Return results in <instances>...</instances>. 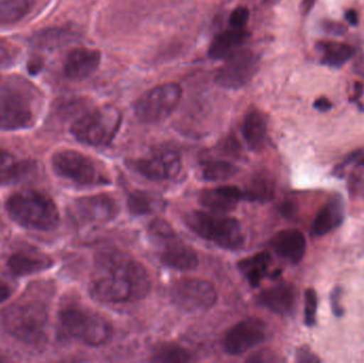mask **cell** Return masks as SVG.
Wrapping results in <instances>:
<instances>
[{"label":"cell","mask_w":364,"mask_h":363,"mask_svg":"<svg viewBox=\"0 0 364 363\" xmlns=\"http://www.w3.org/2000/svg\"><path fill=\"white\" fill-rule=\"evenodd\" d=\"M13 61V53L6 44L0 43V68L10 65Z\"/></svg>","instance_id":"34"},{"label":"cell","mask_w":364,"mask_h":363,"mask_svg":"<svg viewBox=\"0 0 364 363\" xmlns=\"http://www.w3.org/2000/svg\"><path fill=\"white\" fill-rule=\"evenodd\" d=\"M11 290L8 285L0 281V303L4 302L10 298Z\"/></svg>","instance_id":"39"},{"label":"cell","mask_w":364,"mask_h":363,"mask_svg":"<svg viewBox=\"0 0 364 363\" xmlns=\"http://www.w3.org/2000/svg\"><path fill=\"white\" fill-rule=\"evenodd\" d=\"M343 219V210L339 200L328 202L321 209L312 224V234L316 236H324L341 224Z\"/></svg>","instance_id":"24"},{"label":"cell","mask_w":364,"mask_h":363,"mask_svg":"<svg viewBox=\"0 0 364 363\" xmlns=\"http://www.w3.org/2000/svg\"><path fill=\"white\" fill-rule=\"evenodd\" d=\"M72 36L65 29H50L41 32L34 38V44L40 48H55L61 46Z\"/></svg>","instance_id":"31"},{"label":"cell","mask_w":364,"mask_h":363,"mask_svg":"<svg viewBox=\"0 0 364 363\" xmlns=\"http://www.w3.org/2000/svg\"><path fill=\"white\" fill-rule=\"evenodd\" d=\"M171 298L177 307L188 313L205 311L218 302L215 288L199 278H181L171 287Z\"/></svg>","instance_id":"10"},{"label":"cell","mask_w":364,"mask_h":363,"mask_svg":"<svg viewBox=\"0 0 364 363\" xmlns=\"http://www.w3.org/2000/svg\"><path fill=\"white\" fill-rule=\"evenodd\" d=\"M181 96L182 89L178 83L157 85L139 98L134 104V114L141 123H160L174 112Z\"/></svg>","instance_id":"8"},{"label":"cell","mask_w":364,"mask_h":363,"mask_svg":"<svg viewBox=\"0 0 364 363\" xmlns=\"http://www.w3.org/2000/svg\"><path fill=\"white\" fill-rule=\"evenodd\" d=\"M151 240L157 245L160 261L178 271L194 270L198 266L196 251L175 234L172 226L164 220H156L149 226Z\"/></svg>","instance_id":"6"},{"label":"cell","mask_w":364,"mask_h":363,"mask_svg":"<svg viewBox=\"0 0 364 363\" xmlns=\"http://www.w3.org/2000/svg\"><path fill=\"white\" fill-rule=\"evenodd\" d=\"M6 210L15 222L32 229H53L59 222L55 202L47 196L30 190L10 196L6 200Z\"/></svg>","instance_id":"3"},{"label":"cell","mask_w":364,"mask_h":363,"mask_svg":"<svg viewBox=\"0 0 364 363\" xmlns=\"http://www.w3.org/2000/svg\"><path fill=\"white\" fill-rule=\"evenodd\" d=\"M267 326L258 318H248L235 324L225 335V352L229 355L239 356L261 345L265 339Z\"/></svg>","instance_id":"14"},{"label":"cell","mask_w":364,"mask_h":363,"mask_svg":"<svg viewBox=\"0 0 364 363\" xmlns=\"http://www.w3.org/2000/svg\"><path fill=\"white\" fill-rule=\"evenodd\" d=\"M184 223L191 232L225 249L235 251L243 247L242 225L233 217L203 211H193L184 217Z\"/></svg>","instance_id":"4"},{"label":"cell","mask_w":364,"mask_h":363,"mask_svg":"<svg viewBox=\"0 0 364 363\" xmlns=\"http://www.w3.org/2000/svg\"><path fill=\"white\" fill-rule=\"evenodd\" d=\"M160 200L149 192L134 191L130 193L127 206L134 215H147L156 212L160 206Z\"/></svg>","instance_id":"28"},{"label":"cell","mask_w":364,"mask_h":363,"mask_svg":"<svg viewBox=\"0 0 364 363\" xmlns=\"http://www.w3.org/2000/svg\"><path fill=\"white\" fill-rule=\"evenodd\" d=\"M72 213L73 217L80 224L105 223L115 217L117 206L110 196H90L76 200Z\"/></svg>","instance_id":"15"},{"label":"cell","mask_w":364,"mask_h":363,"mask_svg":"<svg viewBox=\"0 0 364 363\" xmlns=\"http://www.w3.org/2000/svg\"><path fill=\"white\" fill-rule=\"evenodd\" d=\"M123 115L112 104L89 111L73 123L70 132L75 139L91 146H107L114 140L121 128Z\"/></svg>","instance_id":"5"},{"label":"cell","mask_w":364,"mask_h":363,"mask_svg":"<svg viewBox=\"0 0 364 363\" xmlns=\"http://www.w3.org/2000/svg\"><path fill=\"white\" fill-rule=\"evenodd\" d=\"M248 33L245 29L230 28L229 30L220 32L210 44L209 50H208L209 57L213 60H226L235 51L241 49L242 44L245 42Z\"/></svg>","instance_id":"21"},{"label":"cell","mask_w":364,"mask_h":363,"mask_svg":"<svg viewBox=\"0 0 364 363\" xmlns=\"http://www.w3.org/2000/svg\"><path fill=\"white\" fill-rule=\"evenodd\" d=\"M58 174L81 185H105L111 183L107 173L92 158L79 151H59L53 158Z\"/></svg>","instance_id":"9"},{"label":"cell","mask_w":364,"mask_h":363,"mask_svg":"<svg viewBox=\"0 0 364 363\" xmlns=\"http://www.w3.org/2000/svg\"><path fill=\"white\" fill-rule=\"evenodd\" d=\"M321 51L323 53L322 62L329 67H341L348 60L355 55L354 47L344 43H321Z\"/></svg>","instance_id":"25"},{"label":"cell","mask_w":364,"mask_h":363,"mask_svg":"<svg viewBox=\"0 0 364 363\" xmlns=\"http://www.w3.org/2000/svg\"><path fill=\"white\" fill-rule=\"evenodd\" d=\"M242 134L250 149L256 151L262 149L267 136V121L265 115L258 110L248 112L242 125Z\"/></svg>","instance_id":"22"},{"label":"cell","mask_w":364,"mask_h":363,"mask_svg":"<svg viewBox=\"0 0 364 363\" xmlns=\"http://www.w3.org/2000/svg\"><path fill=\"white\" fill-rule=\"evenodd\" d=\"M316 0H303V4H301V10H303L304 14H308L314 8Z\"/></svg>","instance_id":"41"},{"label":"cell","mask_w":364,"mask_h":363,"mask_svg":"<svg viewBox=\"0 0 364 363\" xmlns=\"http://www.w3.org/2000/svg\"><path fill=\"white\" fill-rule=\"evenodd\" d=\"M314 108L318 109L321 112H326V111L331 110L333 108V104L331 100L326 97H320L314 102Z\"/></svg>","instance_id":"36"},{"label":"cell","mask_w":364,"mask_h":363,"mask_svg":"<svg viewBox=\"0 0 364 363\" xmlns=\"http://www.w3.org/2000/svg\"><path fill=\"white\" fill-rule=\"evenodd\" d=\"M191 359L192 356L186 350L173 343L159 345L151 356V362L159 363H184Z\"/></svg>","instance_id":"30"},{"label":"cell","mask_w":364,"mask_h":363,"mask_svg":"<svg viewBox=\"0 0 364 363\" xmlns=\"http://www.w3.org/2000/svg\"><path fill=\"white\" fill-rule=\"evenodd\" d=\"M271 246L282 259L297 264L305 257L307 241L303 232L299 230L287 229L277 232L274 236Z\"/></svg>","instance_id":"18"},{"label":"cell","mask_w":364,"mask_h":363,"mask_svg":"<svg viewBox=\"0 0 364 363\" xmlns=\"http://www.w3.org/2000/svg\"><path fill=\"white\" fill-rule=\"evenodd\" d=\"M112 325L102 315L78 306L64 308L59 315V335L90 347H100L112 337Z\"/></svg>","instance_id":"2"},{"label":"cell","mask_w":364,"mask_h":363,"mask_svg":"<svg viewBox=\"0 0 364 363\" xmlns=\"http://www.w3.org/2000/svg\"><path fill=\"white\" fill-rule=\"evenodd\" d=\"M250 10L246 6H237L229 16V25L233 29L244 30L250 19Z\"/></svg>","instance_id":"33"},{"label":"cell","mask_w":364,"mask_h":363,"mask_svg":"<svg viewBox=\"0 0 364 363\" xmlns=\"http://www.w3.org/2000/svg\"><path fill=\"white\" fill-rule=\"evenodd\" d=\"M271 256L267 253H258L241 260L237 264L240 272L252 287L260 285L269 272Z\"/></svg>","instance_id":"23"},{"label":"cell","mask_w":364,"mask_h":363,"mask_svg":"<svg viewBox=\"0 0 364 363\" xmlns=\"http://www.w3.org/2000/svg\"><path fill=\"white\" fill-rule=\"evenodd\" d=\"M340 290H335L333 291V296H331V306H333V313H335L336 315L340 317L343 313V310H342L341 306H340Z\"/></svg>","instance_id":"37"},{"label":"cell","mask_w":364,"mask_h":363,"mask_svg":"<svg viewBox=\"0 0 364 363\" xmlns=\"http://www.w3.org/2000/svg\"><path fill=\"white\" fill-rule=\"evenodd\" d=\"M258 303L272 313L288 315L294 311L296 292L292 286L282 283L261 292L258 296Z\"/></svg>","instance_id":"19"},{"label":"cell","mask_w":364,"mask_h":363,"mask_svg":"<svg viewBox=\"0 0 364 363\" xmlns=\"http://www.w3.org/2000/svg\"><path fill=\"white\" fill-rule=\"evenodd\" d=\"M132 168L149 180H172L181 173V157L175 149L160 148L132 162Z\"/></svg>","instance_id":"12"},{"label":"cell","mask_w":364,"mask_h":363,"mask_svg":"<svg viewBox=\"0 0 364 363\" xmlns=\"http://www.w3.org/2000/svg\"><path fill=\"white\" fill-rule=\"evenodd\" d=\"M305 323L308 326L316 325L318 311V296L314 289H308L305 294Z\"/></svg>","instance_id":"32"},{"label":"cell","mask_w":364,"mask_h":363,"mask_svg":"<svg viewBox=\"0 0 364 363\" xmlns=\"http://www.w3.org/2000/svg\"><path fill=\"white\" fill-rule=\"evenodd\" d=\"M47 311L36 302L21 303L11 307L4 317L9 334L28 345H38L44 339Z\"/></svg>","instance_id":"7"},{"label":"cell","mask_w":364,"mask_h":363,"mask_svg":"<svg viewBox=\"0 0 364 363\" xmlns=\"http://www.w3.org/2000/svg\"><path fill=\"white\" fill-rule=\"evenodd\" d=\"M32 121L33 110L25 92L9 89L0 94V129H23L31 125Z\"/></svg>","instance_id":"13"},{"label":"cell","mask_w":364,"mask_h":363,"mask_svg":"<svg viewBox=\"0 0 364 363\" xmlns=\"http://www.w3.org/2000/svg\"><path fill=\"white\" fill-rule=\"evenodd\" d=\"M95 271L91 293L100 302H138L151 291V278L146 269L124 251L112 249L98 251Z\"/></svg>","instance_id":"1"},{"label":"cell","mask_w":364,"mask_h":363,"mask_svg":"<svg viewBox=\"0 0 364 363\" xmlns=\"http://www.w3.org/2000/svg\"><path fill=\"white\" fill-rule=\"evenodd\" d=\"M32 0H0V26L18 23L31 11Z\"/></svg>","instance_id":"27"},{"label":"cell","mask_w":364,"mask_h":363,"mask_svg":"<svg viewBox=\"0 0 364 363\" xmlns=\"http://www.w3.org/2000/svg\"><path fill=\"white\" fill-rule=\"evenodd\" d=\"M239 168L224 160H212L203 162L200 166V177L205 181L218 183L228 180L239 173Z\"/></svg>","instance_id":"26"},{"label":"cell","mask_w":364,"mask_h":363,"mask_svg":"<svg viewBox=\"0 0 364 363\" xmlns=\"http://www.w3.org/2000/svg\"><path fill=\"white\" fill-rule=\"evenodd\" d=\"M27 168L25 162L17 161L9 151L0 149V183L17 180L25 174Z\"/></svg>","instance_id":"29"},{"label":"cell","mask_w":364,"mask_h":363,"mask_svg":"<svg viewBox=\"0 0 364 363\" xmlns=\"http://www.w3.org/2000/svg\"><path fill=\"white\" fill-rule=\"evenodd\" d=\"M346 18L348 19L350 25H358V13H357L356 11L348 10V12L346 13Z\"/></svg>","instance_id":"40"},{"label":"cell","mask_w":364,"mask_h":363,"mask_svg":"<svg viewBox=\"0 0 364 363\" xmlns=\"http://www.w3.org/2000/svg\"><path fill=\"white\" fill-rule=\"evenodd\" d=\"M299 362H318L320 360L316 358V355L308 351V350H301L299 354Z\"/></svg>","instance_id":"38"},{"label":"cell","mask_w":364,"mask_h":363,"mask_svg":"<svg viewBox=\"0 0 364 363\" xmlns=\"http://www.w3.org/2000/svg\"><path fill=\"white\" fill-rule=\"evenodd\" d=\"M259 70V57L250 49H239L218 68L215 83L225 89L245 87Z\"/></svg>","instance_id":"11"},{"label":"cell","mask_w":364,"mask_h":363,"mask_svg":"<svg viewBox=\"0 0 364 363\" xmlns=\"http://www.w3.org/2000/svg\"><path fill=\"white\" fill-rule=\"evenodd\" d=\"M323 28H324L328 33L337 34V36H342V34L346 32V26L340 23H336V21H324Z\"/></svg>","instance_id":"35"},{"label":"cell","mask_w":364,"mask_h":363,"mask_svg":"<svg viewBox=\"0 0 364 363\" xmlns=\"http://www.w3.org/2000/svg\"><path fill=\"white\" fill-rule=\"evenodd\" d=\"M53 266V260L36 251H21L11 256L8 266L12 274L16 276L33 274L46 270Z\"/></svg>","instance_id":"20"},{"label":"cell","mask_w":364,"mask_h":363,"mask_svg":"<svg viewBox=\"0 0 364 363\" xmlns=\"http://www.w3.org/2000/svg\"><path fill=\"white\" fill-rule=\"evenodd\" d=\"M102 53L96 49L78 47L70 51L63 64L66 78L80 81L91 77L100 67Z\"/></svg>","instance_id":"16"},{"label":"cell","mask_w":364,"mask_h":363,"mask_svg":"<svg viewBox=\"0 0 364 363\" xmlns=\"http://www.w3.org/2000/svg\"><path fill=\"white\" fill-rule=\"evenodd\" d=\"M244 193L235 187H218L205 189L199 194V204L213 213L224 215L237 208Z\"/></svg>","instance_id":"17"}]
</instances>
